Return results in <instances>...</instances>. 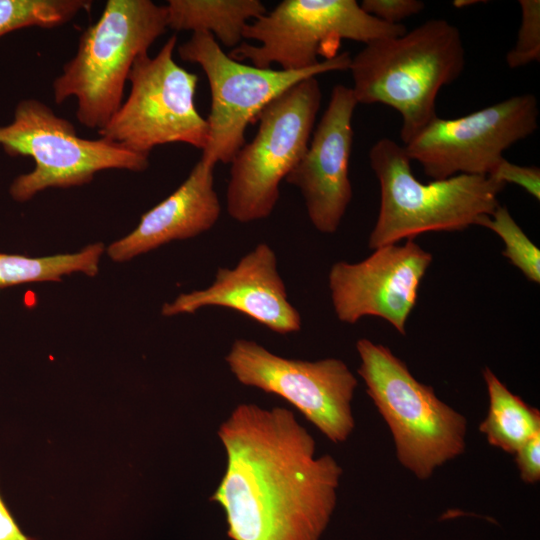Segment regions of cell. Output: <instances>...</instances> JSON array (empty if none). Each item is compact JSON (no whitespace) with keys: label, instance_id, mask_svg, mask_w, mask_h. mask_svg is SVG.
Segmentation results:
<instances>
[{"label":"cell","instance_id":"obj_1","mask_svg":"<svg viewBox=\"0 0 540 540\" xmlns=\"http://www.w3.org/2000/svg\"><path fill=\"white\" fill-rule=\"evenodd\" d=\"M225 473L210 500L232 540H320L337 504L343 473L284 407L237 405L217 431Z\"/></svg>","mask_w":540,"mask_h":540},{"label":"cell","instance_id":"obj_2","mask_svg":"<svg viewBox=\"0 0 540 540\" xmlns=\"http://www.w3.org/2000/svg\"><path fill=\"white\" fill-rule=\"evenodd\" d=\"M465 61L459 29L445 19H428L351 57V89L358 104H385L401 115L405 145L437 117V95L458 79Z\"/></svg>","mask_w":540,"mask_h":540},{"label":"cell","instance_id":"obj_3","mask_svg":"<svg viewBox=\"0 0 540 540\" xmlns=\"http://www.w3.org/2000/svg\"><path fill=\"white\" fill-rule=\"evenodd\" d=\"M380 208L368 247L412 240L426 232L462 231L490 215L506 186L488 175H455L425 184L414 177L404 146L379 139L369 151Z\"/></svg>","mask_w":540,"mask_h":540},{"label":"cell","instance_id":"obj_4","mask_svg":"<svg viewBox=\"0 0 540 540\" xmlns=\"http://www.w3.org/2000/svg\"><path fill=\"white\" fill-rule=\"evenodd\" d=\"M168 29L165 5L151 0H108L81 35L76 54L53 83L57 104L75 97L80 124L101 130L123 102L135 60Z\"/></svg>","mask_w":540,"mask_h":540},{"label":"cell","instance_id":"obj_5","mask_svg":"<svg viewBox=\"0 0 540 540\" xmlns=\"http://www.w3.org/2000/svg\"><path fill=\"white\" fill-rule=\"evenodd\" d=\"M357 370L391 432L399 463L427 480L465 452L467 419L419 382L388 347L361 338Z\"/></svg>","mask_w":540,"mask_h":540},{"label":"cell","instance_id":"obj_6","mask_svg":"<svg viewBox=\"0 0 540 540\" xmlns=\"http://www.w3.org/2000/svg\"><path fill=\"white\" fill-rule=\"evenodd\" d=\"M0 146L9 156L31 157L35 164L10 185L9 193L18 202L48 188L84 185L103 170L143 172L149 167L148 156L102 137H80L72 122L32 98L20 100L13 120L0 126Z\"/></svg>","mask_w":540,"mask_h":540},{"label":"cell","instance_id":"obj_7","mask_svg":"<svg viewBox=\"0 0 540 540\" xmlns=\"http://www.w3.org/2000/svg\"><path fill=\"white\" fill-rule=\"evenodd\" d=\"M321 100L320 84L311 76L274 98L258 114L254 138L230 162L226 209L235 221H258L273 212L280 183L308 148Z\"/></svg>","mask_w":540,"mask_h":540},{"label":"cell","instance_id":"obj_8","mask_svg":"<svg viewBox=\"0 0 540 540\" xmlns=\"http://www.w3.org/2000/svg\"><path fill=\"white\" fill-rule=\"evenodd\" d=\"M406 31L367 14L355 0H283L245 27L243 38L258 44L242 42L228 55L258 68L300 71L318 65L319 56L335 57L343 39L366 45Z\"/></svg>","mask_w":540,"mask_h":540},{"label":"cell","instance_id":"obj_9","mask_svg":"<svg viewBox=\"0 0 540 540\" xmlns=\"http://www.w3.org/2000/svg\"><path fill=\"white\" fill-rule=\"evenodd\" d=\"M177 52L182 60L198 64L209 82L208 141L200 160L211 167L232 161L246 143L248 125L274 98L305 78L348 70L351 61L342 52L300 71L258 68L232 59L208 32L192 33Z\"/></svg>","mask_w":540,"mask_h":540},{"label":"cell","instance_id":"obj_10","mask_svg":"<svg viewBox=\"0 0 540 540\" xmlns=\"http://www.w3.org/2000/svg\"><path fill=\"white\" fill-rule=\"evenodd\" d=\"M171 36L156 56L138 57L130 71V92L99 135L135 153L148 156L159 145L185 143L203 150L207 120L194 97L199 78L178 65Z\"/></svg>","mask_w":540,"mask_h":540},{"label":"cell","instance_id":"obj_11","mask_svg":"<svg viewBox=\"0 0 540 540\" xmlns=\"http://www.w3.org/2000/svg\"><path fill=\"white\" fill-rule=\"evenodd\" d=\"M225 361L238 382L282 397L330 441L345 442L353 432L351 403L358 381L342 360L290 359L256 341L237 339Z\"/></svg>","mask_w":540,"mask_h":540},{"label":"cell","instance_id":"obj_12","mask_svg":"<svg viewBox=\"0 0 540 540\" xmlns=\"http://www.w3.org/2000/svg\"><path fill=\"white\" fill-rule=\"evenodd\" d=\"M538 101L525 93L455 119L435 117L404 146L432 180L488 175L504 152L538 128Z\"/></svg>","mask_w":540,"mask_h":540},{"label":"cell","instance_id":"obj_13","mask_svg":"<svg viewBox=\"0 0 540 540\" xmlns=\"http://www.w3.org/2000/svg\"><path fill=\"white\" fill-rule=\"evenodd\" d=\"M432 260V254L412 239L378 247L356 263H334L328 285L337 318L355 324L363 317H378L404 335Z\"/></svg>","mask_w":540,"mask_h":540},{"label":"cell","instance_id":"obj_14","mask_svg":"<svg viewBox=\"0 0 540 540\" xmlns=\"http://www.w3.org/2000/svg\"><path fill=\"white\" fill-rule=\"evenodd\" d=\"M357 105L351 87H333L305 154L285 178L299 189L309 220L321 233L337 231L352 199L349 160Z\"/></svg>","mask_w":540,"mask_h":540},{"label":"cell","instance_id":"obj_15","mask_svg":"<svg viewBox=\"0 0 540 540\" xmlns=\"http://www.w3.org/2000/svg\"><path fill=\"white\" fill-rule=\"evenodd\" d=\"M238 311L278 334L301 329V316L290 303L274 250L258 244L233 268H219L205 289L178 295L165 303L161 313L170 317L195 313L204 307Z\"/></svg>","mask_w":540,"mask_h":540},{"label":"cell","instance_id":"obj_16","mask_svg":"<svg viewBox=\"0 0 540 540\" xmlns=\"http://www.w3.org/2000/svg\"><path fill=\"white\" fill-rule=\"evenodd\" d=\"M214 167L199 160L186 180L166 199L142 215L138 226L107 248L115 262L128 261L174 240L198 236L219 219Z\"/></svg>","mask_w":540,"mask_h":540},{"label":"cell","instance_id":"obj_17","mask_svg":"<svg viewBox=\"0 0 540 540\" xmlns=\"http://www.w3.org/2000/svg\"><path fill=\"white\" fill-rule=\"evenodd\" d=\"M165 6L168 28L208 32L231 50L242 43L250 20L267 12L259 0H169Z\"/></svg>","mask_w":540,"mask_h":540},{"label":"cell","instance_id":"obj_18","mask_svg":"<svg viewBox=\"0 0 540 540\" xmlns=\"http://www.w3.org/2000/svg\"><path fill=\"white\" fill-rule=\"evenodd\" d=\"M483 378L489 407L479 431L491 446L514 455L540 432V412L513 394L490 368H484Z\"/></svg>","mask_w":540,"mask_h":540},{"label":"cell","instance_id":"obj_19","mask_svg":"<svg viewBox=\"0 0 540 540\" xmlns=\"http://www.w3.org/2000/svg\"><path fill=\"white\" fill-rule=\"evenodd\" d=\"M104 250L103 243H94L76 253L45 257L0 253V287L60 281L64 275L77 272L93 277L99 271Z\"/></svg>","mask_w":540,"mask_h":540},{"label":"cell","instance_id":"obj_20","mask_svg":"<svg viewBox=\"0 0 540 540\" xmlns=\"http://www.w3.org/2000/svg\"><path fill=\"white\" fill-rule=\"evenodd\" d=\"M91 6L90 0H0V38L28 27L62 26Z\"/></svg>","mask_w":540,"mask_h":540},{"label":"cell","instance_id":"obj_21","mask_svg":"<svg viewBox=\"0 0 540 540\" xmlns=\"http://www.w3.org/2000/svg\"><path fill=\"white\" fill-rule=\"evenodd\" d=\"M478 226L488 228L504 243L502 254L531 282L540 283V251L505 206L499 205Z\"/></svg>","mask_w":540,"mask_h":540},{"label":"cell","instance_id":"obj_22","mask_svg":"<svg viewBox=\"0 0 540 540\" xmlns=\"http://www.w3.org/2000/svg\"><path fill=\"white\" fill-rule=\"evenodd\" d=\"M521 22L514 47L506 55L511 69L540 60V1L520 0Z\"/></svg>","mask_w":540,"mask_h":540},{"label":"cell","instance_id":"obj_23","mask_svg":"<svg viewBox=\"0 0 540 540\" xmlns=\"http://www.w3.org/2000/svg\"><path fill=\"white\" fill-rule=\"evenodd\" d=\"M360 7L384 23L400 25L404 19L420 13L425 3L420 0H363Z\"/></svg>","mask_w":540,"mask_h":540},{"label":"cell","instance_id":"obj_24","mask_svg":"<svg viewBox=\"0 0 540 540\" xmlns=\"http://www.w3.org/2000/svg\"><path fill=\"white\" fill-rule=\"evenodd\" d=\"M488 176L505 185L516 184L540 199V169L536 166L518 165L502 158Z\"/></svg>","mask_w":540,"mask_h":540},{"label":"cell","instance_id":"obj_25","mask_svg":"<svg viewBox=\"0 0 540 540\" xmlns=\"http://www.w3.org/2000/svg\"><path fill=\"white\" fill-rule=\"evenodd\" d=\"M514 455L521 480L527 484L539 482L540 432L527 440Z\"/></svg>","mask_w":540,"mask_h":540},{"label":"cell","instance_id":"obj_26","mask_svg":"<svg viewBox=\"0 0 540 540\" xmlns=\"http://www.w3.org/2000/svg\"><path fill=\"white\" fill-rule=\"evenodd\" d=\"M0 540H34L26 536L13 516L11 515L9 509L5 505L1 495H0Z\"/></svg>","mask_w":540,"mask_h":540},{"label":"cell","instance_id":"obj_27","mask_svg":"<svg viewBox=\"0 0 540 540\" xmlns=\"http://www.w3.org/2000/svg\"><path fill=\"white\" fill-rule=\"evenodd\" d=\"M482 1L478 0H455L453 1V5L457 8H463L467 6H471L477 3H481Z\"/></svg>","mask_w":540,"mask_h":540}]
</instances>
